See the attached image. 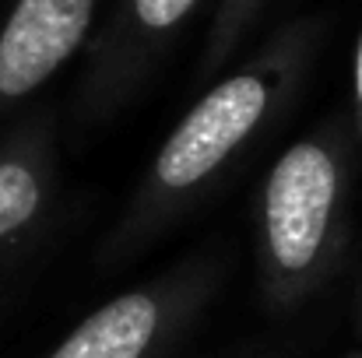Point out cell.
<instances>
[{"instance_id":"4","label":"cell","mask_w":362,"mask_h":358,"mask_svg":"<svg viewBox=\"0 0 362 358\" xmlns=\"http://www.w3.org/2000/svg\"><path fill=\"white\" fill-rule=\"evenodd\" d=\"M158 330V306L130 292L92 313L49 358H141Z\"/></svg>"},{"instance_id":"5","label":"cell","mask_w":362,"mask_h":358,"mask_svg":"<svg viewBox=\"0 0 362 358\" xmlns=\"http://www.w3.org/2000/svg\"><path fill=\"white\" fill-rule=\"evenodd\" d=\"M42 204L39 176L25 162H0V239L25 229Z\"/></svg>"},{"instance_id":"7","label":"cell","mask_w":362,"mask_h":358,"mask_svg":"<svg viewBox=\"0 0 362 358\" xmlns=\"http://www.w3.org/2000/svg\"><path fill=\"white\" fill-rule=\"evenodd\" d=\"M356 95L362 106V35H359V49H356Z\"/></svg>"},{"instance_id":"1","label":"cell","mask_w":362,"mask_h":358,"mask_svg":"<svg viewBox=\"0 0 362 358\" xmlns=\"http://www.w3.org/2000/svg\"><path fill=\"white\" fill-rule=\"evenodd\" d=\"M338 197V165L327 148L292 144L271 169L264 190V232L274 263L285 274H303L320 256Z\"/></svg>"},{"instance_id":"6","label":"cell","mask_w":362,"mask_h":358,"mask_svg":"<svg viewBox=\"0 0 362 358\" xmlns=\"http://www.w3.org/2000/svg\"><path fill=\"white\" fill-rule=\"evenodd\" d=\"M197 0H134V11H137V21L151 32H165L173 28L176 21H183L190 11H194Z\"/></svg>"},{"instance_id":"3","label":"cell","mask_w":362,"mask_h":358,"mask_svg":"<svg viewBox=\"0 0 362 358\" xmlns=\"http://www.w3.org/2000/svg\"><path fill=\"white\" fill-rule=\"evenodd\" d=\"M95 0H18L0 28V99H21L74 56Z\"/></svg>"},{"instance_id":"2","label":"cell","mask_w":362,"mask_h":358,"mask_svg":"<svg viewBox=\"0 0 362 358\" xmlns=\"http://www.w3.org/2000/svg\"><path fill=\"white\" fill-rule=\"evenodd\" d=\"M267 113V81L240 74L208 92L158 151L155 176L165 190H190L208 179Z\"/></svg>"}]
</instances>
